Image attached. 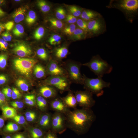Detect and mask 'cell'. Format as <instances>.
<instances>
[{
  "instance_id": "1",
  "label": "cell",
  "mask_w": 138,
  "mask_h": 138,
  "mask_svg": "<svg viewBox=\"0 0 138 138\" xmlns=\"http://www.w3.org/2000/svg\"><path fill=\"white\" fill-rule=\"evenodd\" d=\"M65 115L67 128L78 135L87 133L96 118L91 108H76L70 110Z\"/></svg>"
},
{
  "instance_id": "2",
  "label": "cell",
  "mask_w": 138,
  "mask_h": 138,
  "mask_svg": "<svg viewBox=\"0 0 138 138\" xmlns=\"http://www.w3.org/2000/svg\"><path fill=\"white\" fill-rule=\"evenodd\" d=\"M83 84L84 88L92 94L97 97L102 95L104 93L103 90L105 88L109 87L110 83L103 80L102 77L89 78L84 75Z\"/></svg>"
},
{
  "instance_id": "3",
  "label": "cell",
  "mask_w": 138,
  "mask_h": 138,
  "mask_svg": "<svg viewBox=\"0 0 138 138\" xmlns=\"http://www.w3.org/2000/svg\"><path fill=\"white\" fill-rule=\"evenodd\" d=\"M83 65L88 67L98 77L102 78L104 74L110 73L113 69L112 66L98 55L94 56L89 62Z\"/></svg>"
},
{
  "instance_id": "4",
  "label": "cell",
  "mask_w": 138,
  "mask_h": 138,
  "mask_svg": "<svg viewBox=\"0 0 138 138\" xmlns=\"http://www.w3.org/2000/svg\"><path fill=\"white\" fill-rule=\"evenodd\" d=\"M37 62L33 59L19 58L14 59L13 64L14 68L19 73L27 77H29Z\"/></svg>"
},
{
  "instance_id": "5",
  "label": "cell",
  "mask_w": 138,
  "mask_h": 138,
  "mask_svg": "<svg viewBox=\"0 0 138 138\" xmlns=\"http://www.w3.org/2000/svg\"><path fill=\"white\" fill-rule=\"evenodd\" d=\"M66 118L65 114L54 112L52 114L51 131L56 134H61L66 130Z\"/></svg>"
},
{
  "instance_id": "6",
  "label": "cell",
  "mask_w": 138,
  "mask_h": 138,
  "mask_svg": "<svg viewBox=\"0 0 138 138\" xmlns=\"http://www.w3.org/2000/svg\"><path fill=\"white\" fill-rule=\"evenodd\" d=\"M78 105L83 108H91L95 104L93 94L87 90H77L74 94Z\"/></svg>"
},
{
  "instance_id": "7",
  "label": "cell",
  "mask_w": 138,
  "mask_h": 138,
  "mask_svg": "<svg viewBox=\"0 0 138 138\" xmlns=\"http://www.w3.org/2000/svg\"><path fill=\"white\" fill-rule=\"evenodd\" d=\"M45 82L47 85L54 87L61 92L69 89L70 82L65 76H51L47 79Z\"/></svg>"
},
{
  "instance_id": "8",
  "label": "cell",
  "mask_w": 138,
  "mask_h": 138,
  "mask_svg": "<svg viewBox=\"0 0 138 138\" xmlns=\"http://www.w3.org/2000/svg\"><path fill=\"white\" fill-rule=\"evenodd\" d=\"M81 65L80 63H77L69 62L66 65V69L69 77L73 81L83 84V76L80 71Z\"/></svg>"
},
{
  "instance_id": "9",
  "label": "cell",
  "mask_w": 138,
  "mask_h": 138,
  "mask_svg": "<svg viewBox=\"0 0 138 138\" xmlns=\"http://www.w3.org/2000/svg\"><path fill=\"white\" fill-rule=\"evenodd\" d=\"M12 50L15 54L21 57L30 56L32 53L30 47L27 43L22 42L15 43Z\"/></svg>"
},
{
  "instance_id": "10",
  "label": "cell",
  "mask_w": 138,
  "mask_h": 138,
  "mask_svg": "<svg viewBox=\"0 0 138 138\" xmlns=\"http://www.w3.org/2000/svg\"><path fill=\"white\" fill-rule=\"evenodd\" d=\"M50 106L54 112L61 113L66 115L70 110L64 103L61 98L56 97L51 101Z\"/></svg>"
},
{
  "instance_id": "11",
  "label": "cell",
  "mask_w": 138,
  "mask_h": 138,
  "mask_svg": "<svg viewBox=\"0 0 138 138\" xmlns=\"http://www.w3.org/2000/svg\"><path fill=\"white\" fill-rule=\"evenodd\" d=\"M39 92L41 96L44 98L53 99L57 97V90L51 86H42L39 88Z\"/></svg>"
},
{
  "instance_id": "12",
  "label": "cell",
  "mask_w": 138,
  "mask_h": 138,
  "mask_svg": "<svg viewBox=\"0 0 138 138\" xmlns=\"http://www.w3.org/2000/svg\"><path fill=\"white\" fill-rule=\"evenodd\" d=\"M48 71L52 76H65L64 70L55 61H52L50 63L48 66Z\"/></svg>"
},
{
  "instance_id": "13",
  "label": "cell",
  "mask_w": 138,
  "mask_h": 138,
  "mask_svg": "<svg viewBox=\"0 0 138 138\" xmlns=\"http://www.w3.org/2000/svg\"><path fill=\"white\" fill-rule=\"evenodd\" d=\"M121 8L126 11L135 12L138 8L137 0H124L121 1L119 5Z\"/></svg>"
},
{
  "instance_id": "14",
  "label": "cell",
  "mask_w": 138,
  "mask_h": 138,
  "mask_svg": "<svg viewBox=\"0 0 138 138\" xmlns=\"http://www.w3.org/2000/svg\"><path fill=\"white\" fill-rule=\"evenodd\" d=\"M52 115L46 113L41 116L39 120L38 124L42 130L51 129Z\"/></svg>"
},
{
  "instance_id": "15",
  "label": "cell",
  "mask_w": 138,
  "mask_h": 138,
  "mask_svg": "<svg viewBox=\"0 0 138 138\" xmlns=\"http://www.w3.org/2000/svg\"><path fill=\"white\" fill-rule=\"evenodd\" d=\"M66 106L68 108L74 109L77 108L78 105L75 96L73 93L70 91L65 97L61 98Z\"/></svg>"
},
{
  "instance_id": "16",
  "label": "cell",
  "mask_w": 138,
  "mask_h": 138,
  "mask_svg": "<svg viewBox=\"0 0 138 138\" xmlns=\"http://www.w3.org/2000/svg\"><path fill=\"white\" fill-rule=\"evenodd\" d=\"M27 11V8L24 6L20 7L16 9L13 15L15 21L17 23L22 21L24 19Z\"/></svg>"
},
{
  "instance_id": "17",
  "label": "cell",
  "mask_w": 138,
  "mask_h": 138,
  "mask_svg": "<svg viewBox=\"0 0 138 138\" xmlns=\"http://www.w3.org/2000/svg\"><path fill=\"white\" fill-rule=\"evenodd\" d=\"M3 116L4 118H13L17 115V111L14 108L6 105L2 107L1 108Z\"/></svg>"
},
{
  "instance_id": "18",
  "label": "cell",
  "mask_w": 138,
  "mask_h": 138,
  "mask_svg": "<svg viewBox=\"0 0 138 138\" xmlns=\"http://www.w3.org/2000/svg\"><path fill=\"white\" fill-rule=\"evenodd\" d=\"M102 27V24L101 22L98 19L91 20L87 23L88 30L94 33L99 32Z\"/></svg>"
},
{
  "instance_id": "19",
  "label": "cell",
  "mask_w": 138,
  "mask_h": 138,
  "mask_svg": "<svg viewBox=\"0 0 138 138\" xmlns=\"http://www.w3.org/2000/svg\"><path fill=\"white\" fill-rule=\"evenodd\" d=\"M45 135L43 131L40 128H32L29 132V138H44Z\"/></svg>"
},
{
  "instance_id": "20",
  "label": "cell",
  "mask_w": 138,
  "mask_h": 138,
  "mask_svg": "<svg viewBox=\"0 0 138 138\" xmlns=\"http://www.w3.org/2000/svg\"><path fill=\"white\" fill-rule=\"evenodd\" d=\"M20 128L16 124L13 122L8 123L3 129V133H9L16 132L20 129Z\"/></svg>"
},
{
  "instance_id": "21",
  "label": "cell",
  "mask_w": 138,
  "mask_h": 138,
  "mask_svg": "<svg viewBox=\"0 0 138 138\" xmlns=\"http://www.w3.org/2000/svg\"><path fill=\"white\" fill-rule=\"evenodd\" d=\"M36 104L38 108L42 111L45 110L47 108L48 105L47 102L45 98L39 96L36 98Z\"/></svg>"
},
{
  "instance_id": "22",
  "label": "cell",
  "mask_w": 138,
  "mask_h": 138,
  "mask_svg": "<svg viewBox=\"0 0 138 138\" xmlns=\"http://www.w3.org/2000/svg\"><path fill=\"white\" fill-rule=\"evenodd\" d=\"M33 70L34 74L35 77L37 78H42L45 75V69L40 64H38L35 65Z\"/></svg>"
},
{
  "instance_id": "23",
  "label": "cell",
  "mask_w": 138,
  "mask_h": 138,
  "mask_svg": "<svg viewBox=\"0 0 138 138\" xmlns=\"http://www.w3.org/2000/svg\"><path fill=\"white\" fill-rule=\"evenodd\" d=\"M98 15V14L89 10H84L81 13V17L85 20L91 19Z\"/></svg>"
},
{
  "instance_id": "24",
  "label": "cell",
  "mask_w": 138,
  "mask_h": 138,
  "mask_svg": "<svg viewBox=\"0 0 138 138\" xmlns=\"http://www.w3.org/2000/svg\"><path fill=\"white\" fill-rule=\"evenodd\" d=\"M68 50L66 47H63L56 49L55 53V56L59 59L64 58L67 54Z\"/></svg>"
},
{
  "instance_id": "25",
  "label": "cell",
  "mask_w": 138,
  "mask_h": 138,
  "mask_svg": "<svg viewBox=\"0 0 138 138\" xmlns=\"http://www.w3.org/2000/svg\"><path fill=\"white\" fill-rule=\"evenodd\" d=\"M17 86L21 90L27 91L29 89V86L26 81L24 79L19 78L16 82Z\"/></svg>"
},
{
  "instance_id": "26",
  "label": "cell",
  "mask_w": 138,
  "mask_h": 138,
  "mask_svg": "<svg viewBox=\"0 0 138 138\" xmlns=\"http://www.w3.org/2000/svg\"><path fill=\"white\" fill-rule=\"evenodd\" d=\"M36 15L35 12L33 10L29 12L26 18V21L29 25H31L36 21Z\"/></svg>"
},
{
  "instance_id": "27",
  "label": "cell",
  "mask_w": 138,
  "mask_h": 138,
  "mask_svg": "<svg viewBox=\"0 0 138 138\" xmlns=\"http://www.w3.org/2000/svg\"><path fill=\"white\" fill-rule=\"evenodd\" d=\"M37 3L38 7L43 12H47L50 10V7L45 1L43 0L38 1Z\"/></svg>"
},
{
  "instance_id": "28",
  "label": "cell",
  "mask_w": 138,
  "mask_h": 138,
  "mask_svg": "<svg viewBox=\"0 0 138 138\" xmlns=\"http://www.w3.org/2000/svg\"><path fill=\"white\" fill-rule=\"evenodd\" d=\"M24 31V27L20 24L16 25L13 30L14 34L15 36L18 37L21 36L23 34Z\"/></svg>"
},
{
  "instance_id": "29",
  "label": "cell",
  "mask_w": 138,
  "mask_h": 138,
  "mask_svg": "<svg viewBox=\"0 0 138 138\" xmlns=\"http://www.w3.org/2000/svg\"><path fill=\"white\" fill-rule=\"evenodd\" d=\"M61 38L59 35L54 34L51 36L49 39V42L52 45H55L60 44Z\"/></svg>"
},
{
  "instance_id": "30",
  "label": "cell",
  "mask_w": 138,
  "mask_h": 138,
  "mask_svg": "<svg viewBox=\"0 0 138 138\" xmlns=\"http://www.w3.org/2000/svg\"><path fill=\"white\" fill-rule=\"evenodd\" d=\"M44 29L41 27L38 28L35 31L34 36L36 39L39 40L43 36L44 33Z\"/></svg>"
},
{
  "instance_id": "31",
  "label": "cell",
  "mask_w": 138,
  "mask_h": 138,
  "mask_svg": "<svg viewBox=\"0 0 138 138\" xmlns=\"http://www.w3.org/2000/svg\"><path fill=\"white\" fill-rule=\"evenodd\" d=\"M56 11V16L59 20H62L65 18L66 11L64 9L61 7L57 9Z\"/></svg>"
},
{
  "instance_id": "32",
  "label": "cell",
  "mask_w": 138,
  "mask_h": 138,
  "mask_svg": "<svg viewBox=\"0 0 138 138\" xmlns=\"http://www.w3.org/2000/svg\"><path fill=\"white\" fill-rule=\"evenodd\" d=\"M73 34L74 38L77 40L82 39L84 36V31L79 28L76 29Z\"/></svg>"
},
{
  "instance_id": "33",
  "label": "cell",
  "mask_w": 138,
  "mask_h": 138,
  "mask_svg": "<svg viewBox=\"0 0 138 138\" xmlns=\"http://www.w3.org/2000/svg\"><path fill=\"white\" fill-rule=\"evenodd\" d=\"M38 56L41 59L46 60L47 59L48 55L45 49L43 48H40L38 49L37 52Z\"/></svg>"
},
{
  "instance_id": "34",
  "label": "cell",
  "mask_w": 138,
  "mask_h": 138,
  "mask_svg": "<svg viewBox=\"0 0 138 138\" xmlns=\"http://www.w3.org/2000/svg\"><path fill=\"white\" fill-rule=\"evenodd\" d=\"M76 22L77 25L80 29L86 32L88 31L87 22L81 19H78Z\"/></svg>"
},
{
  "instance_id": "35",
  "label": "cell",
  "mask_w": 138,
  "mask_h": 138,
  "mask_svg": "<svg viewBox=\"0 0 138 138\" xmlns=\"http://www.w3.org/2000/svg\"><path fill=\"white\" fill-rule=\"evenodd\" d=\"M49 21L52 26L57 28H61L63 26V23L60 20L52 18L50 19Z\"/></svg>"
},
{
  "instance_id": "36",
  "label": "cell",
  "mask_w": 138,
  "mask_h": 138,
  "mask_svg": "<svg viewBox=\"0 0 138 138\" xmlns=\"http://www.w3.org/2000/svg\"><path fill=\"white\" fill-rule=\"evenodd\" d=\"M7 55L5 54H0V68L3 69L7 65Z\"/></svg>"
},
{
  "instance_id": "37",
  "label": "cell",
  "mask_w": 138,
  "mask_h": 138,
  "mask_svg": "<svg viewBox=\"0 0 138 138\" xmlns=\"http://www.w3.org/2000/svg\"><path fill=\"white\" fill-rule=\"evenodd\" d=\"M69 10L72 15L75 17H78L81 14L80 9L75 6H72L69 7Z\"/></svg>"
},
{
  "instance_id": "38",
  "label": "cell",
  "mask_w": 138,
  "mask_h": 138,
  "mask_svg": "<svg viewBox=\"0 0 138 138\" xmlns=\"http://www.w3.org/2000/svg\"><path fill=\"white\" fill-rule=\"evenodd\" d=\"M76 28L75 25L73 24H71L65 27L64 30V31L65 34L71 35L73 34Z\"/></svg>"
},
{
  "instance_id": "39",
  "label": "cell",
  "mask_w": 138,
  "mask_h": 138,
  "mask_svg": "<svg viewBox=\"0 0 138 138\" xmlns=\"http://www.w3.org/2000/svg\"><path fill=\"white\" fill-rule=\"evenodd\" d=\"M11 93L12 98L14 99L21 98L22 95L19 90L16 88L13 87Z\"/></svg>"
},
{
  "instance_id": "40",
  "label": "cell",
  "mask_w": 138,
  "mask_h": 138,
  "mask_svg": "<svg viewBox=\"0 0 138 138\" xmlns=\"http://www.w3.org/2000/svg\"><path fill=\"white\" fill-rule=\"evenodd\" d=\"M14 120L19 124H23L26 122L24 117L22 115H16L13 118Z\"/></svg>"
},
{
  "instance_id": "41",
  "label": "cell",
  "mask_w": 138,
  "mask_h": 138,
  "mask_svg": "<svg viewBox=\"0 0 138 138\" xmlns=\"http://www.w3.org/2000/svg\"><path fill=\"white\" fill-rule=\"evenodd\" d=\"M10 104L15 109H21L24 106V103L22 101H12Z\"/></svg>"
},
{
  "instance_id": "42",
  "label": "cell",
  "mask_w": 138,
  "mask_h": 138,
  "mask_svg": "<svg viewBox=\"0 0 138 138\" xmlns=\"http://www.w3.org/2000/svg\"><path fill=\"white\" fill-rule=\"evenodd\" d=\"M7 102L6 97L2 91L0 90V108L6 105Z\"/></svg>"
},
{
  "instance_id": "43",
  "label": "cell",
  "mask_w": 138,
  "mask_h": 138,
  "mask_svg": "<svg viewBox=\"0 0 138 138\" xmlns=\"http://www.w3.org/2000/svg\"><path fill=\"white\" fill-rule=\"evenodd\" d=\"M8 44L7 42L2 38H0V49L5 51L7 48Z\"/></svg>"
},
{
  "instance_id": "44",
  "label": "cell",
  "mask_w": 138,
  "mask_h": 138,
  "mask_svg": "<svg viewBox=\"0 0 138 138\" xmlns=\"http://www.w3.org/2000/svg\"><path fill=\"white\" fill-rule=\"evenodd\" d=\"M67 21L70 24H74L77 21V19L74 16L72 15L68 14L66 17Z\"/></svg>"
},
{
  "instance_id": "45",
  "label": "cell",
  "mask_w": 138,
  "mask_h": 138,
  "mask_svg": "<svg viewBox=\"0 0 138 138\" xmlns=\"http://www.w3.org/2000/svg\"><path fill=\"white\" fill-rule=\"evenodd\" d=\"M14 25V23L12 21H8L4 24L5 28L7 31L11 30L13 28Z\"/></svg>"
},
{
  "instance_id": "46",
  "label": "cell",
  "mask_w": 138,
  "mask_h": 138,
  "mask_svg": "<svg viewBox=\"0 0 138 138\" xmlns=\"http://www.w3.org/2000/svg\"><path fill=\"white\" fill-rule=\"evenodd\" d=\"M44 138H58L56 134L53 132L51 130L49 131L45 134Z\"/></svg>"
},
{
  "instance_id": "47",
  "label": "cell",
  "mask_w": 138,
  "mask_h": 138,
  "mask_svg": "<svg viewBox=\"0 0 138 138\" xmlns=\"http://www.w3.org/2000/svg\"><path fill=\"white\" fill-rule=\"evenodd\" d=\"M6 76L4 74H0V85L5 84L7 81Z\"/></svg>"
},
{
  "instance_id": "48",
  "label": "cell",
  "mask_w": 138,
  "mask_h": 138,
  "mask_svg": "<svg viewBox=\"0 0 138 138\" xmlns=\"http://www.w3.org/2000/svg\"><path fill=\"white\" fill-rule=\"evenodd\" d=\"M35 99H36V97L34 95L26 96L25 98V102L26 103L31 100Z\"/></svg>"
},
{
  "instance_id": "49",
  "label": "cell",
  "mask_w": 138,
  "mask_h": 138,
  "mask_svg": "<svg viewBox=\"0 0 138 138\" xmlns=\"http://www.w3.org/2000/svg\"><path fill=\"white\" fill-rule=\"evenodd\" d=\"M37 115L36 113L30 116L26 117V120L28 121L31 122L35 120L37 118Z\"/></svg>"
},
{
  "instance_id": "50",
  "label": "cell",
  "mask_w": 138,
  "mask_h": 138,
  "mask_svg": "<svg viewBox=\"0 0 138 138\" xmlns=\"http://www.w3.org/2000/svg\"><path fill=\"white\" fill-rule=\"evenodd\" d=\"M12 136V138H26L24 134L21 133L14 134Z\"/></svg>"
},
{
  "instance_id": "51",
  "label": "cell",
  "mask_w": 138,
  "mask_h": 138,
  "mask_svg": "<svg viewBox=\"0 0 138 138\" xmlns=\"http://www.w3.org/2000/svg\"><path fill=\"white\" fill-rule=\"evenodd\" d=\"M4 118L3 117L0 116V132H1V133H2L1 132L2 131L3 132L2 129L5 124V120Z\"/></svg>"
},
{
  "instance_id": "52",
  "label": "cell",
  "mask_w": 138,
  "mask_h": 138,
  "mask_svg": "<svg viewBox=\"0 0 138 138\" xmlns=\"http://www.w3.org/2000/svg\"><path fill=\"white\" fill-rule=\"evenodd\" d=\"M26 103L30 106H34L36 104V99L31 100Z\"/></svg>"
},
{
  "instance_id": "53",
  "label": "cell",
  "mask_w": 138,
  "mask_h": 138,
  "mask_svg": "<svg viewBox=\"0 0 138 138\" xmlns=\"http://www.w3.org/2000/svg\"><path fill=\"white\" fill-rule=\"evenodd\" d=\"M8 41H10L12 38V36L10 33L8 31H6L5 32Z\"/></svg>"
},
{
  "instance_id": "54",
  "label": "cell",
  "mask_w": 138,
  "mask_h": 138,
  "mask_svg": "<svg viewBox=\"0 0 138 138\" xmlns=\"http://www.w3.org/2000/svg\"><path fill=\"white\" fill-rule=\"evenodd\" d=\"M2 91H5L9 93H11L12 90L10 88L5 87L3 88L2 90Z\"/></svg>"
},
{
  "instance_id": "55",
  "label": "cell",
  "mask_w": 138,
  "mask_h": 138,
  "mask_svg": "<svg viewBox=\"0 0 138 138\" xmlns=\"http://www.w3.org/2000/svg\"><path fill=\"white\" fill-rule=\"evenodd\" d=\"M5 29L4 24L0 22V35Z\"/></svg>"
},
{
  "instance_id": "56",
  "label": "cell",
  "mask_w": 138,
  "mask_h": 138,
  "mask_svg": "<svg viewBox=\"0 0 138 138\" xmlns=\"http://www.w3.org/2000/svg\"><path fill=\"white\" fill-rule=\"evenodd\" d=\"M5 97L7 98H10L12 97L11 93H9L5 91H2Z\"/></svg>"
},
{
  "instance_id": "57",
  "label": "cell",
  "mask_w": 138,
  "mask_h": 138,
  "mask_svg": "<svg viewBox=\"0 0 138 138\" xmlns=\"http://www.w3.org/2000/svg\"><path fill=\"white\" fill-rule=\"evenodd\" d=\"M5 14V12L0 7V17L4 16Z\"/></svg>"
},
{
  "instance_id": "58",
  "label": "cell",
  "mask_w": 138,
  "mask_h": 138,
  "mask_svg": "<svg viewBox=\"0 0 138 138\" xmlns=\"http://www.w3.org/2000/svg\"><path fill=\"white\" fill-rule=\"evenodd\" d=\"M5 135L3 136V138H12V136L9 135Z\"/></svg>"
},
{
  "instance_id": "59",
  "label": "cell",
  "mask_w": 138,
  "mask_h": 138,
  "mask_svg": "<svg viewBox=\"0 0 138 138\" xmlns=\"http://www.w3.org/2000/svg\"><path fill=\"white\" fill-rule=\"evenodd\" d=\"M5 1L3 0H0V5H3L5 3Z\"/></svg>"
},
{
  "instance_id": "60",
  "label": "cell",
  "mask_w": 138,
  "mask_h": 138,
  "mask_svg": "<svg viewBox=\"0 0 138 138\" xmlns=\"http://www.w3.org/2000/svg\"><path fill=\"white\" fill-rule=\"evenodd\" d=\"M15 1H16V2H18V1H20V0H15Z\"/></svg>"
}]
</instances>
